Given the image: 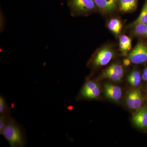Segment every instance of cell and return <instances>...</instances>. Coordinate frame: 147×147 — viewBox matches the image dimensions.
<instances>
[{
	"label": "cell",
	"instance_id": "6da1fadb",
	"mask_svg": "<svg viewBox=\"0 0 147 147\" xmlns=\"http://www.w3.org/2000/svg\"><path fill=\"white\" fill-rule=\"evenodd\" d=\"M0 134L5 138L10 147H23L26 146L24 131L21 125L11 117Z\"/></svg>",
	"mask_w": 147,
	"mask_h": 147
},
{
	"label": "cell",
	"instance_id": "7a4b0ae2",
	"mask_svg": "<svg viewBox=\"0 0 147 147\" xmlns=\"http://www.w3.org/2000/svg\"><path fill=\"white\" fill-rule=\"evenodd\" d=\"M67 4L73 16H87L96 9L94 0H67Z\"/></svg>",
	"mask_w": 147,
	"mask_h": 147
},
{
	"label": "cell",
	"instance_id": "3957f363",
	"mask_svg": "<svg viewBox=\"0 0 147 147\" xmlns=\"http://www.w3.org/2000/svg\"><path fill=\"white\" fill-rule=\"evenodd\" d=\"M114 56L113 50L110 47H103L97 51L92 58L91 63L96 67L102 66L108 64Z\"/></svg>",
	"mask_w": 147,
	"mask_h": 147
},
{
	"label": "cell",
	"instance_id": "277c9868",
	"mask_svg": "<svg viewBox=\"0 0 147 147\" xmlns=\"http://www.w3.org/2000/svg\"><path fill=\"white\" fill-rule=\"evenodd\" d=\"M128 59L131 63L139 64L147 61V46L139 42L129 54Z\"/></svg>",
	"mask_w": 147,
	"mask_h": 147
},
{
	"label": "cell",
	"instance_id": "5b68a950",
	"mask_svg": "<svg viewBox=\"0 0 147 147\" xmlns=\"http://www.w3.org/2000/svg\"><path fill=\"white\" fill-rule=\"evenodd\" d=\"M119 0H94L96 5L100 11L105 13H111L117 7Z\"/></svg>",
	"mask_w": 147,
	"mask_h": 147
},
{
	"label": "cell",
	"instance_id": "8992f818",
	"mask_svg": "<svg viewBox=\"0 0 147 147\" xmlns=\"http://www.w3.org/2000/svg\"><path fill=\"white\" fill-rule=\"evenodd\" d=\"M132 121L137 127L141 129L147 127V108H140L134 114Z\"/></svg>",
	"mask_w": 147,
	"mask_h": 147
},
{
	"label": "cell",
	"instance_id": "52a82bcc",
	"mask_svg": "<svg viewBox=\"0 0 147 147\" xmlns=\"http://www.w3.org/2000/svg\"><path fill=\"white\" fill-rule=\"evenodd\" d=\"M104 92L106 97L115 101H117L121 97V89L120 87L110 84H105L104 86Z\"/></svg>",
	"mask_w": 147,
	"mask_h": 147
},
{
	"label": "cell",
	"instance_id": "ba28073f",
	"mask_svg": "<svg viewBox=\"0 0 147 147\" xmlns=\"http://www.w3.org/2000/svg\"><path fill=\"white\" fill-rule=\"evenodd\" d=\"M119 45L120 50L123 55H126L131 49V38L125 35H122L119 37Z\"/></svg>",
	"mask_w": 147,
	"mask_h": 147
},
{
	"label": "cell",
	"instance_id": "9c48e42d",
	"mask_svg": "<svg viewBox=\"0 0 147 147\" xmlns=\"http://www.w3.org/2000/svg\"><path fill=\"white\" fill-rule=\"evenodd\" d=\"M119 4L120 9L123 12H130L137 7V0H119Z\"/></svg>",
	"mask_w": 147,
	"mask_h": 147
},
{
	"label": "cell",
	"instance_id": "30bf717a",
	"mask_svg": "<svg viewBox=\"0 0 147 147\" xmlns=\"http://www.w3.org/2000/svg\"><path fill=\"white\" fill-rule=\"evenodd\" d=\"M108 27L110 31L116 35H118L121 31L122 24L119 19L114 18L108 22Z\"/></svg>",
	"mask_w": 147,
	"mask_h": 147
},
{
	"label": "cell",
	"instance_id": "8fae6325",
	"mask_svg": "<svg viewBox=\"0 0 147 147\" xmlns=\"http://www.w3.org/2000/svg\"><path fill=\"white\" fill-rule=\"evenodd\" d=\"M147 24V1L145 4L139 17L130 24L128 27L132 28L137 24Z\"/></svg>",
	"mask_w": 147,
	"mask_h": 147
},
{
	"label": "cell",
	"instance_id": "7c38bea8",
	"mask_svg": "<svg viewBox=\"0 0 147 147\" xmlns=\"http://www.w3.org/2000/svg\"><path fill=\"white\" fill-rule=\"evenodd\" d=\"M133 33L138 36L147 38V24H139L134 26Z\"/></svg>",
	"mask_w": 147,
	"mask_h": 147
},
{
	"label": "cell",
	"instance_id": "4fadbf2b",
	"mask_svg": "<svg viewBox=\"0 0 147 147\" xmlns=\"http://www.w3.org/2000/svg\"><path fill=\"white\" fill-rule=\"evenodd\" d=\"M100 93V89L98 86L94 89L88 91L80 92V96L87 99H94L99 96Z\"/></svg>",
	"mask_w": 147,
	"mask_h": 147
},
{
	"label": "cell",
	"instance_id": "5bb4252c",
	"mask_svg": "<svg viewBox=\"0 0 147 147\" xmlns=\"http://www.w3.org/2000/svg\"><path fill=\"white\" fill-rule=\"evenodd\" d=\"M123 74H117L104 71L102 74L103 78H108L114 81H119L122 78Z\"/></svg>",
	"mask_w": 147,
	"mask_h": 147
},
{
	"label": "cell",
	"instance_id": "9a60e30c",
	"mask_svg": "<svg viewBox=\"0 0 147 147\" xmlns=\"http://www.w3.org/2000/svg\"><path fill=\"white\" fill-rule=\"evenodd\" d=\"M11 117L10 110L7 113L1 114L0 116V133L2 131Z\"/></svg>",
	"mask_w": 147,
	"mask_h": 147
},
{
	"label": "cell",
	"instance_id": "2e32d148",
	"mask_svg": "<svg viewBox=\"0 0 147 147\" xmlns=\"http://www.w3.org/2000/svg\"><path fill=\"white\" fill-rule=\"evenodd\" d=\"M135 92L134 109H138L141 108L142 106L143 102V96L140 90H135Z\"/></svg>",
	"mask_w": 147,
	"mask_h": 147
},
{
	"label": "cell",
	"instance_id": "e0dca14e",
	"mask_svg": "<svg viewBox=\"0 0 147 147\" xmlns=\"http://www.w3.org/2000/svg\"><path fill=\"white\" fill-rule=\"evenodd\" d=\"M105 71L117 74H124L123 67L118 64H113L108 67Z\"/></svg>",
	"mask_w": 147,
	"mask_h": 147
},
{
	"label": "cell",
	"instance_id": "ac0fdd59",
	"mask_svg": "<svg viewBox=\"0 0 147 147\" xmlns=\"http://www.w3.org/2000/svg\"><path fill=\"white\" fill-rule=\"evenodd\" d=\"M135 90L129 92L127 97V104L130 109H134V101H135Z\"/></svg>",
	"mask_w": 147,
	"mask_h": 147
},
{
	"label": "cell",
	"instance_id": "d6986e66",
	"mask_svg": "<svg viewBox=\"0 0 147 147\" xmlns=\"http://www.w3.org/2000/svg\"><path fill=\"white\" fill-rule=\"evenodd\" d=\"M98 86L97 84L95 82L91 80H89L86 82L84 84V86L81 90V92H84L88 91L94 89Z\"/></svg>",
	"mask_w": 147,
	"mask_h": 147
},
{
	"label": "cell",
	"instance_id": "ffe728a7",
	"mask_svg": "<svg viewBox=\"0 0 147 147\" xmlns=\"http://www.w3.org/2000/svg\"><path fill=\"white\" fill-rule=\"evenodd\" d=\"M8 105L4 98L2 96H0V114H3L9 111Z\"/></svg>",
	"mask_w": 147,
	"mask_h": 147
},
{
	"label": "cell",
	"instance_id": "44dd1931",
	"mask_svg": "<svg viewBox=\"0 0 147 147\" xmlns=\"http://www.w3.org/2000/svg\"><path fill=\"white\" fill-rule=\"evenodd\" d=\"M5 18L1 11L0 13V30L1 32H2L5 29Z\"/></svg>",
	"mask_w": 147,
	"mask_h": 147
},
{
	"label": "cell",
	"instance_id": "7402d4cb",
	"mask_svg": "<svg viewBox=\"0 0 147 147\" xmlns=\"http://www.w3.org/2000/svg\"><path fill=\"white\" fill-rule=\"evenodd\" d=\"M127 80L131 86H137L141 84L142 82V77H139L136 79H129Z\"/></svg>",
	"mask_w": 147,
	"mask_h": 147
},
{
	"label": "cell",
	"instance_id": "603a6c76",
	"mask_svg": "<svg viewBox=\"0 0 147 147\" xmlns=\"http://www.w3.org/2000/svg\"><path fill=\"white\" fill-rule=\"evenodd\" d=\"M139 77H141L140 72L137 70H135V71H132L130 74L128 76L127 79H136V78H139Z\"/></svg>",
	"mask_w": 147,
	"mask_h": 147
},
{
	"label": "cell",
	"instance_id": "cb8c5ba5",
	"mask_svg": "<svg viewBox=\"0 0 147 147\" xmlns=\"http://www.w3.org/2000/svg\"><path fill=\"white\" fill-rule=\"evenodd\" d=\"M130 62H131V61H130L129 60V59H125L123 61L124 64L125 66L129 65L130 64Z\"/></svg>",
	"mask_w": 147,
	"mask_h": 147
},
{
	"label": "cell",
	"instance_id": "d4e9b609",
	"mask_svg": "<svg viewBox=\"0 0 147 147\" xmlns=\"http://www.w3.org/2000/svg\"><path fill=\"white\" fill-rule=\"evenodd\" d=\"M142 78L143 80L146 82L147 84V74L145 73H143L142 74Z\"/></svg>",
	"mask_w": 147,
	"mask_h": 147
},
{
	"label": "cell",
	"instance_id": "484cf974",
	"mask_svg": "<svg viewBox=\"0 0 147 147\" xmlns=\"http://www.w3.org/2000/svg\"><path fill=\"white\" fill-rule=\"evenodd\" d=\"M144 73H145L147 74V67L144 70Z\"/></svg>",
	"mask_w": 147,
	"mask_h": 147
}]
</instances>
